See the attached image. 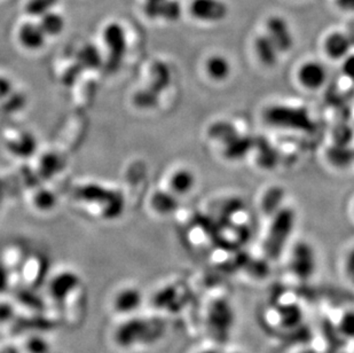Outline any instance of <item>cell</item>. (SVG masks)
<instances>
[{
	"instance_id": "obj_1",
	"label": "cell",
	"mask_w": 354,
	"mask_h": 353,
	"mask_svg": "<svg viewBox=\"0 0 354 353\" xmlns=\"http://www.w3.org/2000/svg\"><path fill=\"white\" fill-rule=\"evenodd\" d=\"M163 333L164 325L160 320L134 314L115 321L109 332V342L120 352H137L153 345Z\"/></svg>"
},
{
	"instance_id": "obj_2",
	"label": "cell",
	"mask_w": 354,
	"mask_h": 353,
	"mask_svg": "<svg viewBox=\"0 0 354 353\" xmlns=\"http://www.w3.org/2000/svg\"><path fill=\"white\" fill-rule=\"evenodd\" d=\"M142 304L140 290L134 287H124L116 289L109 300V312L115 320L124 319L137 314Z\"/></svg>"
},
{
	"instance_id": "obj_3",
	"label": "cell",
	"mask_w": 354,
	"mask_h": 353,
	"mask_svg": "<svg viewBox=\"0 0 354 353\" xmlns=\"http://www.w3.org/2000/svg\"><path fill=\"white\" fill-rule=\"evenodd\" d=\"M234 312L231 304L217 300L207 311V325L217 336H227L234 325Z\"/></svg>"
},
{
	"instance_id": "obj_4",
	"label": "cell",
	"mask_w": 354,
	"mask_h": 353,
	"mask_svg": "<svg viewBox=\"0 0 354 353\" xmlns=\"http://www.w3.org/2000/svg\"><path fill=\"white\" fill-rule=\"evenodd\" d=\"M327 78V69L317 61H306L298 68V82L306 90H319L324 87Z\"/></svg>"
},
{
	"instance_id": "obj_5",
	"label": "cell",
	"mask_w": 354,
	"mask_h": 353,
	"mask_svg": "<svg viewBox=\"0 0 354 353\" xmlns=\"http://www.w3.org/2000/svg\"><path fill=\"white\" fill-rule=\"evenodd\" d=\"M191 13L201 22H218L227 14V6L223 0H193Z\"/></svg>"
},
{
	"instance_id": "obj_6",
	"label": "cell",
	"mask_w": 354,
	"mask_h": 353,
	"mask_svg": "<svg viewBox=\"0 0 354 353\" xmlns=\"http://www.w3.org/2000/svg\"><path fill=\"white\" fill-rule=\"evenodd\" d=\"M46 38V35L44 34L43 29L40 28L37 21H24L17 27V43L26 50H39L40 47L44 46Z\"/></svg>"
},
{
	"instance_id": "obj_7",
	"label": "cell",
	"mask_w": 354,
	"mask_h": 353,
	"mask_svg": "<svg viewBox=\"0 0 354 353\" xmlns=\"http://www.w3.org/2000/svg\"><path fill=\"white\" fill-rule=\"evenodd\" d=\"M266 36L274 43L279 52L290 50L292 46V33L287 21L281 17H272L266 24Z\"/></svg>"
},
{
	"instance_id": "obj_8",
	"label": "cell",
	"mask_w": 354,
	"mask_h": 353,
	"mask_svg": "<svg viewBox=\"0 0 354 353\" xmlns=\"http://www.w3.org/2000/svg\"><path fill=\"white\" fill-rule=\"evenodd\" d=\"M351 43L346 34L342 31H331L324 40V51L331 60H341L348 55Z\"/></svg>"
},
{
	"instance_id": "obj_9",
	"label": "cell",
	"mask_w": 354,
	"mask_h": 353,
	"mask_svg": "<svg viewBox=\"0 0 354 353\" xmlns=\"http://www.w3.org/2000/svg\"><path fill=\"white\" fill-rule=\"evenodd\" d=\"M207 77L216 82H224L231 75L232 66L230 61L223 55H211L204 64Z\"/></svg>"
},
{
	"instance_id": "obj_10",
	"label": "cell",
	"mask_w": 354,
	"mask_h": 353,
	"mask_svg": "<svg viewBox=\"0 0 354 353\" xmlns=\"http://www.w3.org/2000/svg\"><path fill=\"white\" fill-rule=\"evenodd\" d=\"M254 47H256V53H257L258 59L265 64H274L277 59V50L274 43L268 38L266 35H261V36L257 37L256 43H254Z\"/></svg>"
},
{
	"instance_id": "obj_11",
	"label": "cell",
	"mask_w": 354,
	"mask_h": 353,
	"mask_svg": "<svg viewBox=\"0 0 354 353\" xmlns=\"http://www.w3.org/2000/svg\"><path fill=\"white\" fill-rule=\"evenodd\" d=\"M37 22L46 37L57 36L64 29V17L57 14L54 10H50L48 13L44 14L43 17H39V21H37Z\"/></svg>"
},
{
	"instance_id": "obj_12",
	"label": "cell",
	"mask_w": 354,
	"mask_h": 353,
	"mask_svg": "<svg viewBox=\"0 0 354 353\" xmlns=\"http://www.w3.org/2000/svg\"><path fill=\"white\" fill-rule=\"evenodd\" d=\"M294 271L301 278L311 275L315 269V260L310 250L306 248H299L296 250L294 257Z\"/></svg>"
},
{
	"instance_id": "obj_13",
	"label": "cell",
	"mask_w": 354,
	"mask_h": 353,
	"mask_svg": "<svg viewBox=\"0 0 354 353\" xmlns=\"http://www.w3.org/2000/svg\"><path fill=\"white\" fill-rule=\"evenodd\" d=\"M171 185L178 193H188L195 185L194 174L187 170H180L174 174Z\"/></svg>"
},
{
	"instance_id": "obj_14",
	"label": "cell",
	"mask_w": 354,
	"mask_h": 353,
	"mask_svg": "<svg viewBox=\"0 0 354 353\" xmlns=\"http://www.w3.org/2000/svg\"><path fill=\"white\" fill-rule=\"evenodd\" d=\"M301 312L297 307L289 305L283 311L281 310L280 323L282 326L292 328L301 323Z\"/></svg>"
},
{
	"instance_id": "obj_15",
	"label": "cell",
	"mask_w": 354,
	"mask_h": 353,
	"mask_svg": "<svg viewBox=\"0 0 354 353\" xmlns=\"http://www.w3.org/2000/svg\"><path fill=\"white\" fill-rule=\"evenodd\" d=\"M54 3H55V0H28L26 10L31 15H37L38 17H41L44 14L54 10Z\"/></svg>"
},
{
	"instance_id": "obj_16",
	"label": "cell",
	"mask_w": 354,
	"mask_h": 353,
	"mask_svg": "<svg viewBox=\"0 0 354 353\" xmlns=\"http://www.w3.org/2000/svg\"><path fill=\"white\" fill-rule=\"evenodd\" d=\"M338 330L343 336L354 338V310L348 311L341 318L338 323Z\"/></svg>"
},
{
	"instance_id": "obj_17",
	"label": "cell",
	"mask_w": 354,
	"mask_h": 353,
	"mask_svg": "<svg viewBox=\"0 0 354 353\" xmlns=\"http://www.w3.org/2000/svg\"><path fill=\"white\" fill-rule=\"evenodd\" d=\"M344 73L354 80V55H348L344 59Z\"/></svg>"
},
{
	"instance_id": "obj_18",
	"label": "cell",
	"mask_w": 354,
	"mask_h": 353,
	"mask_svg": "<svg viewBox=\"0 0 354 353\" xmlns=\"http://www.w3.org/2000/svg\"><path fill=\"white\" fill-rule=\"evenodd\" d=\"M0 353H22L19 347H13V345H3L0 347Z\"/></svg>"
},
{
	"instance_id": "obj_19",
	"label": "cell",
	"mask_w": 354,
	"mask_h": 353,
	"mask_svg": "<svg viewBox=\"0 0 354 353\" xmlns=\"http://www.w3.org/2000/svg\"><path fill=\"white\" fill-rule=\"evenodd\" d=\"M200 353H221L218 350H214V349H207V350L202 351Z\"/></svg>"
},
{
	"instance_id": "obj_20",
	"label": "cell",
	"mask_w": 354,
	"mask_h": 353,
	"mask_svg": "<svg viewBox=\"0 0 354 353\" xmlns=\"http://www.w3.org/2000/svg\"><path fill=\"white\" fill-rule=\"evenodd\" d=\"M233 353H239V352H233Z\"/></svg>"
}]
</instances>
